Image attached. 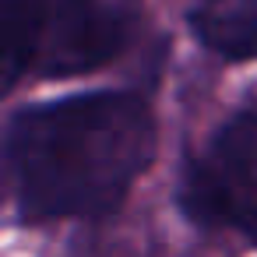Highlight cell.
<instances>
[{
  "instance_id": "cell-3",
  "label": "cell",
  "mask_w": 257,
  "mask_h": 257,
  "mask_svg": "<svg viewBox=\"0 0 257 257\" xmlns=\"http://www.w3.org/2000/svg\"><path fill=\"white\" fill-rule=\"evenodd\" d=\"M141 29V0H46L36 71L85 74L116 60Z\"/></svg>"
},
{
  "instance_id": "cell-5",
  "label": "cell",
  "mask_w": 257,
  "mask_h": 257,
  "mask_svg": "<svg viewBox=\"0 0 257 257\" xmlns=\"http://www.w3.org/2000/svg\"><path fill=\"white\" fill-rule=\"evenodd\" d=\"M46 0H4L0 32H4V88H11L25 71H36L43 50Z\"/></svg>"
},
{
  "instance_id": "cell-1",
  "label": "cell",
  "mask_w": 257,
  "mask_h": 257,
  "mask_svg": "<svg viewBox=\"0 0 257 257\" xmlns=\"http://www.w3.org/2000/svg\"><path fill=\"white\" fill-rule=\"evenodd\" d=\"M155 159V116L134 92H92L11 116L4 166L25 218L113 211Z\"/></svg>"
},
{
  "instance_id": "cell-2",
  "label": "cell",
  "mask_w": 257,
  "mask_h": 257,
  "mask_svg": "<svg viewBox=\"0 0 257 257\" xmlns=\"http://www.w3.org/2000/svg\"><path fill=\"white\" fill-rule=\"evenodd\" d=\"M183 201L204 222H222L257 243V113L215 131L187 173Z\"/></svg>"
},
{
  "instance_id": "cell-4",
  "label": "cell",
  "mask_w": 257,
  "mask_h": 257,
  "mask_svg": "<svg viewBox=\"0 0 257 257\" xmlns=\"http://www.w3.org/2000/svg\"><path fill=\"white\" fill-rule=\"evenodd\" d=\"M194 29L208 50L250 60L257 57V0H197Z\"/></svg>"
}]
</instances>
